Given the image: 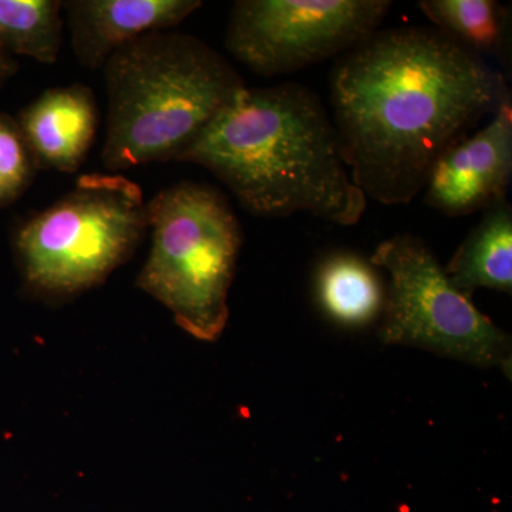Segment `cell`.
<instances>
[{
  "mask_svg": "<svg viewBox=\"0 0 512 512\" xmlns=\"http://www.w3.org/2000/svg\"><path fill=\"white\" fill-rule=\"evenodd\" d=\"M74 55L87 69H101L120 47L148 33L183 23L200 0H67L62 2Z\"/></svg>",
  "mask_w": 512,
  "mask_h": 512,
  "instance_id": "9",
  "label": "cell"
},
{
  "mask_svg": "<svg viewBox=\"0 0 512 512\" xmlns=\"http://www.w3.org/2000/svg\"><path fill=\"white\" fill-rule=\"evenodd\" d=\"M23 137L37 170L76 173L87 156L99 128V106L84 84L53 87L20 111Z\"/></svg>",
  "mask_w": 512,
  "mask_h": 512,
  "instance_id": "10",
  "label": "cell"
},
{
  "mask_svg": "<svg viewBox=\"0 0 512 512\" xmlns=\"http://www.w3.org/2000/svg\"><path fill=\"white\" fill-rule=\"evenodd\" d=\"M510 97L503 74L437 29L377 30L330 73L343 160L383 205L414 200L448 148Z\"/></svg>",
  "mask_w": 512,
  "mask_h": 512,
  "instance_id": "1",
  "label": "cell"
},
{
  "mask_svg": "<svg viewBox=\"0 0 512 512\" xmlns=\"http://www.w3.org/2000/svg\"><path fill=\"white\" fill-rule=\"evenodd\" d=\"M178 161L210 171L255 217L350 227L367 208L329 111L303 84L242 87Z\"/></svg>",
  "mask_w": 512,
  "mask_h": 512,
  "instance_id": "2",
  "label": "cell"
},
{
  "mask_svg": "<svg viewBox=\"0 0 512 512\" xmlns=\"http://www.w3.org/2000/svg\"><path fill=\"white\" fill-rule=\"evenodd\" d=\"M370 264L390 276L379 338L417 346L511 375V339L458 291L423 239L396 235L377 245Z\"/></svg>",
  "mask_w": 512,
  "mask_h": 512,
  "instance_id": "6",
  "label": "cell"
},
{
  "mask_svg": "<svg viewBox=\"0 0 512 512\" xmlns=\"http://www.w3.org/2000/svg\"><path fill=\"white\" fill-rule=\"evenodd\" d=\"M16 64L10 59L8 52L0 47V84L15 73Z\"/></svg>",
  "mask_w": 512,
  "mask_h": 512,
  "instance_id": "16",
  "label": "cell"
},
{
  "mask_svg": "<svg viewBox=\"0 0 512 512\" xmlns=\"http://www.w3.org/2000/svg\"><path fill=\"white\" fill-rule=\"evenodd\" d=\"M109 97L103 163L117 174L178 161L245 87L221 53L185 33H148L103 66Z\"/></svg>",
  "mask_w": 512,
  "mask_h": 512,
  "instance_id": "3",
  "label": "cell"
},
{
  "mask_svg": "<svg viewBox=\"0 0 512 512\" xmlns=\"http://www.w3.org/2000/svg\"><path fill=\"white\" fill-rule=\"evenodd\" d=\"M375 268L352 254L326 258L316 274V298L325 315L355 328L382 315L386 289Z\"/></svg>",
  "mask_w": 512,
  "mask_h": 512,
  "instance_id": "12",
  "label": "cell"
},
{
  "mask_svg": "<svg viewBox=\"0 0 512 512\" xmlns=\"http://www.w3.org/2000/svg\"><path fill=\"white\" fill-rule=\"evenodd\" d=\"M451 284L468 298L478 288L512 291V208L508 201L485 211L447 268Z\"/></svg>",
  "mask_w": 512,
  "mask_h": 512,
  "instance_id": "11",
  "label": "cell"
},
{
  "mask_svg": "<svg viewBox=\"0 0 512 512\" xmlns=\"http://www.w3.org/2000/svg\"><path fill=\"white\" fill-rule=\"evenodd\" d=\"M389 0H238L225 47L262 77L345 55L379 30Z\"/></svg>",
  "mask_w": 512,
  "mask_h": 512,
  "instance_id": "7",
  "label": "cell"
},
{
  "mask_svg": "<svg viewBox=\"0 0 512 512\" xmlns=\"http://www.w3.org/2000/svg\"><path fill=\"white\" fill-rule=\"evenodd\" d=\"M37 165L18 121L0 111V208L13 204L29 190Z\"/></svg>",
  "mask_w": 512,
  "mask_h": 512,
  "instance_id": "15",
  "label": "cell"
},
{
  "mask_svg": "<svg viewBox=\"0 0 512 512\" xmlns=\"http://www.w3.org/2000/svg\"><path fill=\"white\" fill-rule=\"evenodd\" d=\"M512 180V99L490 123L448 148L424 185V202L446 217H466L507 201Z\"/></svg>",
  "mask_w": 512,
  "mask_h": 512,
  "instance_id": "8",
  "label": "cell"
},
{
  "mask_svg": "<svg viewBox=\"0 0 512 512\" xmlns=\"http://www.w3.org/2000/svg\"><path fill=\"white\" fill-rule=\"evenodd\" d=\"M59 0H0V47L53 64L63 42Z\"/></svg>",
  "mask_w": 512,
  "mask_h": 512,
  "instance_id": "14",
  "label": "cell"
},
{
  "mask_svg": "<svg viewBox=\"0 0 512 512\" xmlns=\"http://www.w3.org/2000/svg\"><path fill=\"white\" fill-rule=\"evenodd\" d=\"M151 249L137 278L141 291L173 313L192 338L214 342L229 319L242 229L217 188L181 181L147 202Z\"/></svg>",
  "mask_w": 512,
  "mask_h": 512,
  "instance_id": "4",
  "label": "cell"
},
{
  "mask_svg": "<svg viewBox=\"0 0 512 512\" xmlns=\"http://www.w3.org/2000/svg\"><path fill=\"white\" fill-rule=\"evenodd\" d=\"M419 8L439 32L480 56H510L511 12L497 0H423Z\"/></svg>",
  "mask_w": 512,
  "mask_h": 512,
  "instance_id": "13",
  "label": "cell"
},
{
  "mask_svg": "<svg viewBox=\"0 0 512 512\" xmlns=\"http://www.w3.org/2000/svg\"><path fill=\"white\" fill-rule=\"evenodd\" d=\"M147 231L140 185L120 174L80 175L72 190L16 231L23 281L43 298H72L126 264Z\"/></svg>",
  "mask_w": 512,
  "mask_h": 512,
  "instance_id": "5",
  "label": "cell"
}]
</instances>
